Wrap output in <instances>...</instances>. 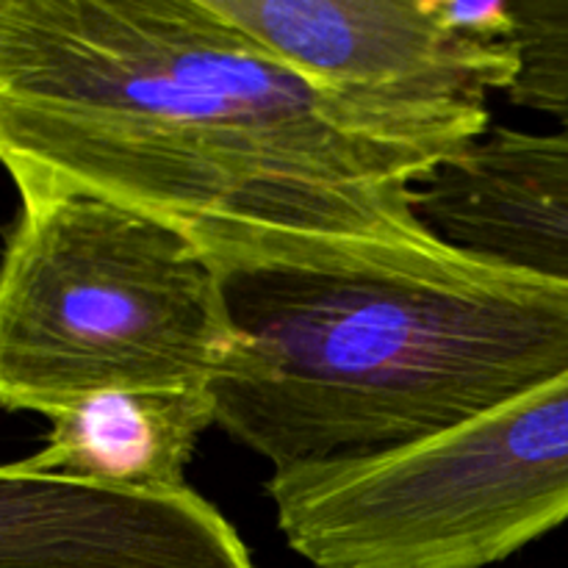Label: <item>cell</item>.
I'll list each match as a JSON object with an SVG mask.
<instances>
[{
  "label": "cell",
  "mask_w": 568,
  "mask_h": 568,
  "mask_svg": "<svg viewBox=\"0 0 568 568\" xmlns=\"http://www.w3.org/2000/svg\"><path fill=\"white\" fill-rule=\"evenodd\" d=\"M277 530L314 568H488L568 521V372L436 438L272 471Z\"/></svg>",
  "instance_id": "cell-4"
},
{
  "label": "cell",
  "mask_w": 568,
  "mask_h": 568,
  "mask_svg": "<svg viewBox=\"0 0 568 568\" xmlns=\"http://www.w3.org/2000/svg\"><path fill=\"white\" fill-rule=\"evenodd\" d=\"M216 425L272 471L399 453L568 372V286L436 242L220 266Z\"/></svg>",
  "instance_id": "cell-2"
},
{
  "label": "cell",
  "mask_w": 568,
  "mask_h": 568,
  "mask_svg": "<svg viewBox=\"0 0 568 568\" xmlns=\"http://www.w3.org/2000/svg\"><path fill=\"white\" fill-rule=\"evenodd\" d=\"M519 72L505 98L568 131V0H508Z\"/></svg>",
  "instance_id": "cell-9"
},
{
  "label": "cell",
  "mask_w": 568,
  "mask_h": 568,
  "mask_svg": "<svg viewBox=\"0 0 568 568\" xmlns=\"http://www.w3.org/2000/svg\"><path fill=\"white\" fill-rule=\"evenodd\" d=\"M225 20L325 92L377 109L491 116L519 59L453 22L447 0H211Z\"/></svg>",
  "instance_id": "cell-5"
},
{
  "label": "cell",
  "mask_w": 568,
  "mask_h": 568,
  "mask_svg": "<svg viewBox=\"0 0 568 568\" xmlns=\"http://www.w3.org/2000/svg\"><path fill=\"white\" fill-rule=\"evenodd\" d=\"M444 244L568 286V131L491 125L416 183Z\"/></svg>",
  "instance_id": "cell-7"
},
{
  "label": "cell",
  "mask_w": 568,
  "mask_h": 568,
  "mask_svg": "<svg viewBox=\"0 0 568 568\" xmlns=\"http://www.w3.org/2000/svg\"><path fill=\"white\" fill-rule=\"evenodd\" d=\"M488 128L325 92L211 0H0V166L17 194L128 205L216 266L442 242L416 183Z\"/></svg>",
  "instance_id": "cell-1"
},
{
  "label": "cell",
  "mask_w": 568,
  "mask_h": 568,
  "mask_svg": "<svg viewBox=\"0 0 568 568\" xmlns=\"http://www.w3.org/2000/svg\"><path fill=\"white\" fill-rule=\"evenodd\" d=\"M216 425L211 388H120L83 399L53 419L31 464L128 494L186 491L203 433Z\"/></svg>",
  "instance_id": "cell-8"
},
{
  "label": "cell",
  "mask_w": 568,
  "mask_h": 568,
  "mask_svg": "<svg viewBox=\"0 0 568 568\" xmlns=\"http://www.w3.org/2000/svg\"><path fill=\"white\" fill-rule=\"evenodd\" d=\"M244 347L222 272L92 194L20 197L0 255V408L59 419L120 388H211Z\"/></svg>",
  "instance_id": "cell-3"
},
{
  "label": "cell",
  "mask_w": 568,
  "mask_h": 568,
  "mask_svg": "<svg viewBox=\"0 0 568 568\" xmlns=\"http://www.w3.org/2000/svg\"><path fill=\"white\" fill-rule=\"evenodd\" d=\"M0 568H255L236 527L197 491L128 494L0 466Z\"/></svg>",
  "instance_id": "cell-6"
}]
</instances>
